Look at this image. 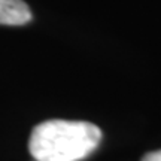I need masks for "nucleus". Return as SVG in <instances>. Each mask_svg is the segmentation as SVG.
<instances>
[{
    "label": "nucleus",
    "mask_w": 161,
    "mask_h": 161,
    "mask_svg": "<svg viewBox=\"0 0 161 161\" xmlns=\"http://www.w3.org/2000/svg\"><path fill=\"white\" fill-rule=\"evenodd\" d=\"M102 142V130L86 121L49 119L33 128L29 151L36 161H80Z\"/></svg>",
    "instance_id": "obj_1"
},
{
    "label": "nucleus",
    "mask_w": 161,
    "mask_h": 161,
    "mask_svg": "<svg viewBox=\"0 0 161 161\" xmlns=\"http://www.w3.org/2000/svg\"><path fill=\"white\" fill-rule=\"evenodd\" d=\"M31 19V11L23 0H0V24L24 25Z\"/></svg>",
    "instance_id": "obj_2"
},
{
    "label": "nucleus",
    "mask_w": 161,
    "mask_h": 161,
    "mask_svg": "<svg viewBox=\"0 0 161 161\" xmlns=\"http://www.w3.org/2000/svg\"><path fill=\"white\" fill-rule=\"evenodd\" d=\"M142 161H161V149L160 151H152L143 155Z\"/></svg>",
    "instance_id": "obj_3"
}]
</instances>
